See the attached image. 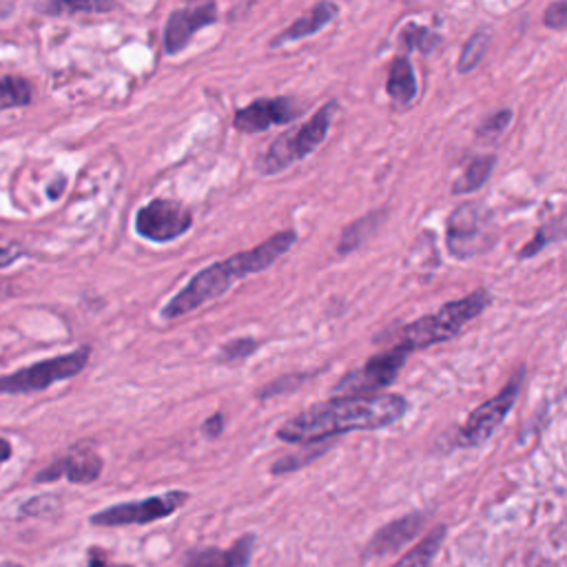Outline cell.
<instances>
[{
  "mask_svg": "<svg viewBox=\"0 0 567 567\" xmlns=\"http://www.w3.org/2000/svg\"><path fill=\"white\" fill-rule=\"evenodd\" d=\"M496 167V156L494 154H483L470 160V165L463 169L461 178L452 185V196H470L479 191L492 176Z\"/></svg>",
  "mask_w": 567,
  "mask_h": 567,
  "instance_id": "cell-20",
  "label": "cell"
},
{
  "mask_svg": "<svg viewBox=\"0 0 567 567\" xmlns=\"http://www.w3.org/2000/svg\"><path fill=\"white\" fill-rule=\"evenodd\" d=\"M408 412L401 395H361L339 397L315 403L277 428L284 443H322L355 430H381L397 423Z\"/></svg>",
  "mask_w": 567,
  "mask_h": 567,
  "instance_id": "cell-1",
  "label": "cell"
},
{
  "mask_svg": "<svg viewBox=\"0 0 567 567\" xmlns=\"http://www.w3.org/2000/svg\"><path fill=\"white\" fill-rule=\"evenodd\" d=\"M189 501V492L169 490L140 501H125L109 505L90 516L92 525L98 527H125V525H149L160 518H169Z\"/></svg>",
  "mask_w": 567,
  "mask_h": 567,
  "instance_id": "cell-8",
  "label": "cell"
},
{
  "mask_svg": "<svg viewBox=\"0 0 567 567\" xmlns=\"http://www.w3.org/2000/svg\"><path fill=\"white\" fill-rule=\"evenodd\" d=\"M543 25L554 32H565L567 28V3L565 0H556L543 14Z\"/></svg>",
  "mask_w": 567,
  "mask_h": 567,
  "instance_id": "cell-30",
  "label": "cell"
},
{
  "mask_svg": "<svg viewBox=\"0 0 567 567\" xmlns=\"http://www.w3.org/2000/svg\"><path fill=\"white\" fill-rule=\"evenodd\" d=\"M304 379H306V375H288V377H282V379L273 381L269 388L260 390V399H264V397H273V395H280V392H284V390H293V388L302 386V384H304Z\"/></svg>",
  "mask_w": 567,
  "mask_h": 567,
  "instance_id": "cell-31",
  "label": "cell"
},
{
  "mask_svg": "<svg viewBox=\"0 0 567 567\" xmlns=\"http://www.w3.org/2000/svg\"><path fill=\"white\" fill-rule=\"evenodd\" d=\"M337 17H339V6L337 3H333V0H319L317 6H313L304 17H300L284 32H280L269 45L275 50V48H284L288 43L311 39V36L319 34L322 30H326Z\"/></svg>",
  "mask_w": 567,
  "mask_h": 567,
  "instance_id": "cell-16",
  "label": "cell"
},
{
  "mask_svg": "<svg viewBox=\"0 0 567 567\" xmlns=\"http://www.w3.org/2000/svg\"><path fill=\"white\" fill-rule=\"evenodd\" d=\"M319 454H324V450L319 448H313V450H308L306 454H291V456H284V459H280V461H275L273 463V474H282V472H293V470H297L300 465H308L315 456H319Z\"/></svg>",
  "mask_w": 567,
  "mask_h": 567,
  "instance_id": "cell-29",
  "label": "cell"
},
{
  "mask_svg": "<svg viewBox=\"0 0 567 567\" xmlns=\"http://www.w3.org/2000/svg\"><path fill=\"white\" fill-rule=\"evenodd\" d=\"M490 43H492L490 30H476V32L465 41V45H463V50H461V56H459V61H456V72H459V74H470V72H474V70L483 63V59H485V54H487V50H490Z\"/></svg>",
  "mask_w": 567,
  "mask_h": 567,
  "instance_id": "cell-24",
  "label": "cell"
},
{
  "mask_svg": "<svg viewBox=\"0 0 567 567\" xmlns=\"http://www.w3.org/2000/svg\"><path fill=\"white\" fill-rule=\"evenodd\" d=\"M302 116V107L295 98H258L233 114V129L240 134H262L271 127H284Z\"/></svg>",
  "mask_w": 567,
  "mask_h": 567,
  "instance_id": "cell-12",
  "label": "cell"
},
{
  "mask_svg": "<svg viewBox=\"0 0 567 567\" xmlns=\"http://www.w3.org/2000/svg\"><path fill=\"white\" fill-rule=\"evenodd\" d=\"M12 454H14V448H12L10 439L0 437V465H3L6 461H10V459H12Z\"/></svg>",
  "mask_w": 567,
  "mask_h": 567,
  "instance_id": "cell-36",
  "label": "cell"
},
{
  "mask_svg": "<svg viewBox=\"0 0 567 567\" xmlns=\"http://www.w3.org/2000/svg\"><path fill=\"white\" fill-rule=\"evenodd\" d=\"M23 258V251L19 246H0V271L10 269Z\"/></svg>",
  "mask_w": 567,
  "mask_h": 567,
  "instance_id": "cell-34",
  "label": "cell"
},
{
  "mask_svg": "<svg viewBox=\"0 0 567 567\" xmlns=\"http://www.w3.org/2000/svg\"><path fill=\"white\" fill-rule=\"evenodd\" d=\"M0 567H25V565L14 563V560H0Z\"/></svg>",
  "mask_w": 567,
  "mask_h": 567,
  "instance_id": "cell-37",
  "label": "cell"
},
{
  "mask_svg": "<svg viewBox=\"0 0 567 567\" xmlns=\"http://www.w3.org/2000/svg\"><path fill=\"white\" fill-rule=\"evenodd\" d=\"M87 567H134V565H129V563H114L105 549L90 547V552H87Z\"/></svg>",
  "mask_w": 567,
  "mask_h": 567,
  "instance_id": "cell-32",
  "label": "cell"
},
{
  "mask_svg": "<svg viewBox=\"0 0 567 567\" xmlns=\"http://www.w3.org/2000/svg\"><path fill=\"white\" fill-rule=\"evenodd\" d=\"M136 233L154 244H169L193 229V213L178 200L156 198L136 213Z\"/></svg>",
  "mask_w": 567,
  "mask_h": 567,
  "instance_id": "cell-9",
  "label": "cell"
},
{
  "mask_svg": "<svg viewBox=\"0 0 567 567\" xmlns=\"http://www.w3.org/2000/svg\"><path fill=\"white\" fill-rule=\"evenodd\" d=\"M556 238H560V235H558V233H556V235L552 233V224H547V227L538 229V231H536V235H534V240H532V242H527V244L521 249L518 258H521V260H529V258L538 255V253H540L547 244H552Z\"/></svg>",
  "mask_w": 567,
  "mask_h": 567,
  "instance_id": "cell-28",
  "label": "cell"
},
{
  "mask_svg": "<svg viewBox=\"0 0 567 567\" xmlns=\"http://www.w3.org/2000/svg\"><path fill=\"white\" fill-rule=\"evenodd\" d=\"M406 3H412V0H406Z\"/></svg>",
  "mask_w": 567,
  "mask_h": 567,
  "instance_id": "cell-39",
  "label": "cell"
},
{
  "mask_svg": "<svg viewBox=\"0 0 567 567\" xmlns=\"http://www.w3.org/2000/svg\"><path fill=\"white\" fill-rule=\"evenodd\" d=\"M103 468H105V461L96 450L76 445L67 454L59 456L48 468H43L34 481L36 483H54V481L67 479L70 483H76V485H90L101 479Z\"/></svg>",
  "mask_w": 567,
  "mask_h": 567,
  "instance_id": "cell-13",
  "label": "cell"
},
{
  "mask_svg": "<svg viewBox=\"0 0 567 567\" xmlns=\"http://www.w3.org/2000/svg\"><path fill=\"white\" fill-rule=\"evenodd\" d=\"M523 379H525V366H518V370L510 377V381L503 386L501 392H496L492 399H487L485 403H481L470 412V417L456 432V443L461 448H476L494 434V430L505 421V417L514 408L518 392L523 388Z\"/></svg>",
  "mask_w": 567,
  "mask_h": 567,
  "instance_id": "cell-7",
  "label": "cell"
},
{
  "mask_svg": "<svg viewBox=\"0 0 567 567\" xmlns=\"http://www.w3.org/2000/svg\"><path fill=\"white\" fill-rule=\"evenodd\" d=\"M260 348V342L253 339V337H240V339H233L229 344H224L220 348V355L218 359L220 361H244L246 357H251L255 350Z\"/></svg>",
  "mask_w": 567,
  "mask_h": 567,
  "instance_id": "cell-26",
  "label": "cell"
},
{
  "mask_svg": "<svg viewBox=\"0 0 567 567\" xmlns=\"http://www.w3.org/2000/svg\"><path fill=\"white\" fill-rule=\"evenodd\" d=\"M118 0H41L39 12L45 17H78V14H107L114 12Z\"/></svg>",
  "mask_w": 567,
  "mask_h": 567,
  "instance_id": "cell-18",
  "label": "cell"
},
{
  "mask_svg": "<svg viewBox=\"0 0 567 567\" xmlns=\"http://www.w3.org/2000/svg\"><path fill=\"white\" fill-rule=\"evenodd\" d=\"M224 426H227L224 414H222V412H216V414H211V417L202 423V432H204V437L216 439V437H220V434L224 432Z\"/></svg>",
  "mask_w": 567,
  "mask_h": 567,
  "instance_id": "cell-33",
  "label": "cell"
},
{
  "mask_svg": "<svg viewBox=\"0 0 567 567\" xmlns=\"http://www.w3.org/2000/svg\"><path fill=\"white\" fill-rule=\"evenodd\" d=\"M92 357V346H81L67 355L36 361L12 375H0V395H32L81 375Z\"/></svg>",
  "mask_w": 567,
  "mask_h": 567,
  "instance_id": "cell-5",
  "label": "cell"
},
{
  "mask_svg": "<svg viewBox=\"0 0 567 567\" xmlns=\"http://www.w3.org/2000/svg\"><path fill=\"white\" fill-rule=\"evenodd\" d=\"M337 109H339L337 101H330L324 107H319L302 127L280 136L258 158V162H255L258 174L264 178L277 176V174L291 169L295 162L306 160L311 154H315L322 147V143L328 138Z\"/></svg>",
  "mask_w": 567,
  "mask_h": 567,
  "instance_id": "cell-4",
  "label": "cell"
},
{
  "mask_svg": "<svg viewBox=\"0 0 567 567\" xmlns=\"http://www.w3.org/2000/svg\"><path fill=\"white\" fill-rule=\"evenodd\" d=\"M512 118H514V112L512 109H498L494 114H490L479 127H476V138L483 140V143H490V140H496L501 138L507 127L512 125Z\"/></svg>",
  "mask_w": 567,
  "mask_h": 567,
  "instance_id": "cell-25",
  "label": "cell"
},
{
  "mask_svg": "<svg viewBox=\"0 0 567 567\" xmlns=\"http://www.w3.org/2000/svg\"><path fill=\"white\" fill-rule=\"evenodd\" d=\"M255 534L240 536L231 547H196L185 554V567H249Z\"/></svg>",
  "mask_w": 567,
  "mask_h": 567,
  "instance_id": "cell-15",
  "label": "cell"
},
{
  "mask_svg": "<svg viewBox=\"0 0 567 567\" xmlns=\"http://www.w3.org/2000/svg\"><path fill=\"white\" fill-rule=\"evenodd\" d=\"M297 242L295 231H280L258 244L251 251L235 253L222 262H213L207 269L198 271L160 311L162 319H178L185 317L204 304L222 297L229 288H233L240 280L266 271L280 258H284Z\"/></svg>",
  "mask_w": 567,
  "mask_h": 567,
  "instance_id": "cell-2",
  "label": "cell"
},
{
  "mask_svg": "<svg viewBox=\"0 0 567 567\" xmlns=\"http://www.w3.org/2000/svg\"><path fill=\"white\" fill-rule=\"evenodd\" d=\"M386 222V211H372L355 222H350L344 231H342V238H339V244H337V253L339 255H348L353 251H357L361 244H366L375 233L377 229Z\"/></svg>",
  "mask_w": 567,
  "mask_h": 567,
  "instance_id": "cell-19",
  "label": "cell"
},
{
  "mask_svg": "<svg viewBox=\"0 0 567 567\" xmlns=\"http://www.w3.org/2000/svg\"><path fill=\"white\" fill-rule=\"evenodd\" d=\"M445 532H448L445 525H437L414 547H410L408 554H403L392 567H430L432 558L437 556V552L443 545Z\"/></svg>",
  "mask_w": 567,
  "mask_h": 567,
  "instance_id": "cell-21",
  "label": "cell"
},
{
  "mask_svg": "<svg viewBox=\"0 0 567 567\" xmlns=\"http://www.w3.org/2000/svg\"><path fill=\"white\" fill-rule=\"evenodd\" d=\"M386 94L395 107H410L419 96L414 67L408 56H395L388 65Z\"/></svg>",
  "mask_w": 567,
  "mask_h": 567,
  "instance_id": "cell-17",
  "label": "cell"
},
{
  "mask_svg": "<svg viewBox=\"0 0 567 567\" xmlns=\"http://www.w3.org/2000/svg\"><path fill=\"white\" fill-rule=\"evenodd\" d=\"M443 45V36H439L434 30L426 28V25H417V23H408L401 34H399V48L403 50V54H412L419 52L423 56L434 54L439 48Z\"/></svg>",
  "mask_w": 567,
  "mask_h": 567,
  "instance_id": "cell-22",
  "label": "cell"
},
{
  "mask_svg": "<svg viewBox=\"0 0 567 567\" xmlns=\"http://www.w3.org/2000/svg\"><path fill=\"white\" fill-rule=\"evenodd\" d=\"M6 293H8V288H6V286H0V297H3Z\"/></svg>",
  "mask_w": 567,
  "mask_h": 567,
  "instance_id": "cell-38",
  "label": "cell"
},
{
  "mask_svg": "<svg viewBox=\"0 0 567 567\" xmlns=\"http://www.w3.org/2000/svg\"><path fill=\"white\" fill-rule=\"evenodd\" d=\"M34 101V87L21 76H0V112L28 107Z\"/></svg>",
  "mask_w": 567,
  "mask_h": 567,
  "instance_id": "cell-23",
  "label": "cell"
},
{
  "mask_svg": "<svg viewBox=\"0 0 567 567\" xmlns=\"http://www.w3.org/2000/svg\"><path fill=\"white\" fill-rule=\"evenodd\" d=\"M490 304H492V295L485 288H476L461 300H452L443 304L437 313L423 315L412 324L403 326L401 330H397L392 335L395 344L412 353V350H423V348H432L437 344L450 342L456 335H461V330L470 322H474Z\"/></svg>",
  "mask_w": 567,
  "mask_h": 567,
  "instance_id": "cell-3",
  "label": "cell"
},
{
  "mask_svg": "<svg viewBox=\"0 0 567 567\" xmlns=\"http://www.w3.org/2000/svg\"><path fill=\"white\" fill-rule=\"evenodd\" d=\"M218 21H220V8L216 0H204L200 6L174 10L165 25V36H162L165 54L167 56L182 54L191 45L198 32L216 25Z\"/></svg>",
  "mask_w": 567,
  "mask_h": 567,
  "instance_id": "cell-11",
  "label": "cell"
},
{
  "mask_svg": "<svg viewBox=\"0 0 567 567\" xmlns=\"http://www.w3.org/2000/svg\"><path fill=\"white\" fill-rule=\"evenodd\" d=\"M496 242L492 211L483 204L465 202L456 207L445 222V246L456 260H472L487 253Z\"/></svg>",
  "mask_w": 567,
  "mask_h": 567,
  "instance_id": "cell-6",
  "label": "cell"
},
{
  "mask_svg": "<svg viewBox=\"0 0 567 567\" xmlns=\"http://www.w3.org/2000/svg\"><path fill=\"white\" fill-rule=\"evenodd\" d=\"M65 187H67V178H65V176H61L56 182H52V185L48 187V196H50V200H59V198L63 196Z\"/></svg>",
  "mask_w": 567,
  "mask_h": 567,
  "instance_id": "cell-35",
  "label": "cell"
},
{
  "mask_svg": "<svg viewBox=\"0 0 567 567\" xmlns=\"http://www.w3.org/2000/svg\"><path fill=\"white\" fill-rule=\"evenodd\" d=\"M426 525V514L423 512H410L401 518H395L379 527L370 540L364 547V558H381L388 554H395L401 549L408 540H412Z\"/></svg>",
  "mask_w": 567,
  "mask_h": 567,
  "instance_id": "cell-14",
  "label": "cell"
},
{
  "mask_svg": "<svg viewBox=\"0 0 567 567\" xmlns=\"http://www.w3.org/2000/svg\"><path fill=\"white\" fill-rule=\"evenodd\" d=\"M61 507V501H59V496H54V494H41V496H34V498H30L28 503H23L21 505V514L25 516H50V514H54L56 510Z\"/></svg>",
  "mask_w": 567,
  "mask_h": 567,
  "instance_id": "cell-27",
  "label": "cell"
},
{
  "mask_svg": "<svg viewBox=\"0 0 567 567\" xmlns=\"http://www.w3.org/2000/svg\"><path fill=\"white\" fill-rule=\"evenodd\" d=\"M408 355L410 353L406 348L395 344L392 348L370 357L359 370L346 375L339 381L337 392L348 395V397H361V395H372V392L390 386L397 379V375L401 372Z\"/></svg>",
  "mask_w": 567,
  "mask_h": 567,
  "instance_id": "cell-10",
  "label": "cell"
}]
</instances>
